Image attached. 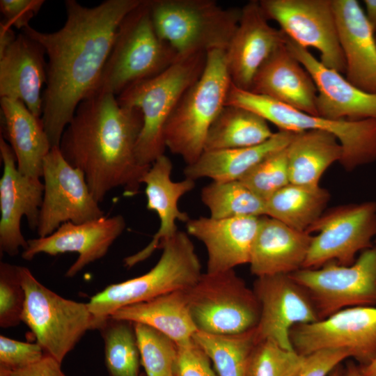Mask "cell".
<instances>
[{"mask_svg":"<svg viewBox=\"0 0 376 376\" xmlns=\"http://www.w3.org/2000/svg\"><path fill=\"white\" fill-rule=\"evenodd\" d=\"M141 1L107 0L86 7L67 0V19L60 29L44 33L28 26L22 30L48 58L41 120L52 147H58L79 103L95 92L119 25Z\"/></svg>","mask_w":376,"mask_h":376,"instance_id":"obj_1","label":"cell"},{"mask_svg":"<svg viewBox=\"0 0 376 376\" xmlns=\"http://www.w3.org/2000/svg\"><path fill=\"white\" fill-rule=\"evenodd\" d=\"M143 124L139 109L122 106L111 93H94L77 106L58 148L83 172L99 203L118 187L129 197L139 192L150 167L141 165L136 155Z\"/></svg>","mask_w":376,"mask_h":376,"instance_id":"obj_2","label":"cell"},{"mask_svg":"<svg viewBox=\"0 0 376 376\" xmlns=\"http://www.w3.org/2000/svg\"><path fill=\"white\" fill-rule=\"evenodd\" d=\"M178 58L154 27L150 0H141L119 25L94 93L117 97L131 86L158 75Z\"/></svg>","mask_w":376,"mask_h":376,"instance_id":"obj_3","label":"cell"},{"mask_svg":"<svg viewBox=\"0 0 376 376\" xmlns=\"http://www.w3.org/2000/svg\"><path fill=\"white\" fill-rule=\"evenodd\" d=\"M207 54L178 58L158 75L135 84L117 96L120 104L139 109L143 124L136 143L139 163L150 166L166 148L165 125L187 90L202 75Z\"/></svg>","mask_w":376,"mask_h":376,"instance_id":"obj_4","label":"cell"},{"mask_svg":"<svg viewBox=\"0 0 376 376\" xmlns=\"http://www.w3.org/2000/svg\"><path fill=\"white\" fill-rule=\"evenodd\" d=\"M230 85L225 50L207 52L202 75L182 95L164 130L166 148L187 165L204 152L207 134L225 106Z\"/></svg>","mask_w":376,"mask_h":376,"instance_id":"obj_5","label":"cell"},{"mask_svg":"<svg viewBox=\"0 0 376 376\" xmlns=\"http://www.w3.org/2000/svg\"><path fill=\"white\" fill-rule=\"evenodd\" d=\"M156 265L144 274L108 285L93 295L88 308L95 329L119 308L146 301L164 294L185 290L201 276V263L187 233H178L162 246Z\"/></svg>","mask_w":376,"mask_h":376,"instance_id":"obj_6","label":"cell"},{"mask_svg":"<svg viewBox=\"0 0 376 376\" xmlns=\"http://www.w3.org/2000/svg\"><path fill=\"white\" fill-rule=\"evenodd\" d=\"M154 27L179 58L226 50L238 25L241 8H224L214 0H150Z\"/></svg>","mask_w":376,"mask_h":376,"instance_id":"obj_7","label":"cell"},{"mask_svg":"<svg viewBox=\"0 0 376 376\" xmlns=\"http://www.w3.org/2000/svg\"><path fill=\"white\" fill-rule=\"evenodd\" d=\"M225 105L251 110L279 130L294 133L322 130L332 133L340 142L343 156L340 162L348 171L376 159V119L329 120L291 107L268 97L240 89L232 83Z\"/></svg>","mask_w":376,"mask_h":376,"instance_id":"obj_8","label":"cell"},{"mask_svg":"<svg viewBox=\"0 0 376 376\" xmlns=\"http://www.w3.org/2000/svg\"><path fill=\"white\" fill-rule=\"evenodd\" d=\"M26 299L24 322L46 354L61 363L83 336L95 329L88 303L65 299L40 283L26 267L19 266Z\"/></svg>","mask_w":376,"mask_h":376,"instance_id":"obj_9","label":"cell"},{"mask_svg":"<svg viewBox=\"0 0 376 376\" xmlns=\"http://www.w3.org/2000/svg\"><path fill=\"white\" fill-rule=\"evenodd\" d=\"M191 318L198 331L234 334L256 328L260 315L258 300L233 269L202 274L185 290Z\"/></svg>","mask_w":376,"mask_h":376,"instance_id":"obj_10","label":"cell"},{"mask_svg":"<svg viewBox=\"0 0 376 376\" xmlns=\"http://www.w3.org/2000/svg\"><path fill=\"white\" fill-rule=\"evenodd\" d=\"M290 275L307 292L319 320L346 308L376 305V246L351 265L331 262Z\"/></svg>","mask_w":376,"mask_h":376,"instance_id":"obj_11","label":"cell"},{"mask_svg":"<svg viewBox=\"0 0 376 376\" xmlns=\"http://www.w3.org/2000/svg\"><path fill=\"white\" fill-rule=\"evenodd\" d=\"M306 232L318 235L313 236L302 268L317 269L331 262L351 265L359 252L373 246L376 203L347 204L324 211Z\"/></svg>","mask_w":376,"mask_h":376,"instance_id":"obj_12","label":"cell"},{"mask_svg":"<svg viewBox=\"0 0 376 376\" xmlns=\"http://www.w3.org/2000/svg\"><path fill=\"white\" fill-rule=\"evenodd\" d=\"M44 193L37 234L44 237L66 222L81 224L104 215L92 195L84 174L70 165L58 146L45 157L42 174Z\"/></svg>","mask_w":376,"mask_h":376,"instance_id":"obj_13","label":"cell"},{"mask_svg":"<svg viewBox=\"0 0 376 376\" xmlns=\"http://www.w3.org/2000/svg\"><path fill=\"white\" fill-rule=\"evenodd\" d=\"M290 338L293 349L303 356L343 349L366 366L376 358V306L346 308L324 319L295 325Z\"/></svg>","mask_w":376,"mask_h":376,"instance_id":"obj_14","label":"cell"},{"mask_svg":"<svg viewBox=\"0 0 376 376\" xmlns=\"http://www.w3.org/2000/svg\"><path fill=\"white\" fill-rule=\"evenodd\" d=\"M268 19L299 45L313 47L327 67L345 73L332 0H260Z\"/></svg>","mask_w":376,"mask_h":376,"instance_id":"obj_15","label":"cell"},{"mask_svg":"<svg viewBox=\"0 0 376 376\" xmlns=\"http://www.w3.org/2000/svg\"><path fill=\"white\" fill-rule=\"evenodd\" d=\"M253 290L260 307L256 343L271 340L285 349L294 350L291 329L319 320L307 292L290 274L257 277Z\"/></svg>","mask_w":376,"mask_h":376,"instance_id":"obj_16","label":"cell"},{"mask_svg":"<svg viewBox=\"0 0 376 376\" xmlns=\"http://www.w3.org/2000/svg\"><path fill=\"white\" fill-rule=\"evenodd\" d=\"M0 154L3 162L0 180V250L1 253L15 256L28 244L21 230L22 218L26 217L31 229L38 228L44 185L40 178L19 172L15 154L2 136Z\"/></svg>","mask_w":376,"mask_h":376,"instance_id":"obj_17","label":"cell"},{"mask_svg":"<svg viewBox=\"0 0 376 376\" xmlns=\"http://www.w3.org/2000/svg\"><path fill=\"white\" fill-rule=\"evenodd\" d=\"M125 227V218L120 214L103 216L81 224L66 222L48 236L28 240L22 257L31 260L40 253L56 256L76 252L78 258L65 274L72 278L89 264L103 258Z\"/></svg>","mask_w":376,"mask_h":376,"instance_id":"obj_18","label":"cell"},{"mask_svg":"<svg viewBox=\"0 0 376 376\" xmlns=\"http://www.w3.org/2000/svg\"><path fill=\"white\" fill-rule=\"evenodd\" d=\"M285 39L283 31L269 24L259 1L246 3L241 8L238 25L225 50L231 83L250 91L260 68Z\"/></svg>","mask_w":376,"mask_h":376,"instance_id":"obj_19","label":"cell"},{"mask_svg":"<svg viewBox=\"0 0 376 376\" xmlns=\"http://www.w3.org/2000/svg\"><path fill=\"white\" fill-rule=\"evenodd\" d=\"M286 45L309 72L317 88L318 116L329 120L376 119V94L357 88L288 37Z\"/></svg>","mask_w":376,"mask_h":376,"instance_id":"obj_20","label":"cell"},{"mask_svg":"<svg viewBox=\"0 0 376 376\" xmlns=\"http://www.w3.org/2000/svg\"><path fill=\"white\" fill-rule=\"evenodd\" d=\"M172 169L171 159L163 155L152 164L142 179L146 185V208L157 214L159 226L143 249L124 258L125 267H134L148 258L157 249H161L178 233L176 221L187 222L190 219L188 214L180 210L178 202L195 187V181L186 178L178 182L172 180Z\"/></svg>","mask_w":376,"mask_h":376,"instance_id":"obj_21","label":"cell"},{"mask_svg":"<svg viewBox=\"0 0 376 376\" xmlns=\"http://www.w3.org/2000/svg\"><path fill=\"white\" fill-rule=\"evenodd\" d=\"M260 218L217 219L200 217L186 222L187 233L200 240L206 248L207 273L222 272L249 264Z\"/></svg>","mask_w":376,"mask_h":376,"instance_id":"obj_22","label":"cell"},{"mask_svg":"<svg viewBox=\"0 0 376 376\" xmlns=\"http://www.w3.org/2000/svg\"><path fill=\"white\" fill-rule=\"evenodd\" d=\"M346 79L357 88L376 94V38L357 0H332Z\"/></svg>","mask_w":376,"mask_h":376,"instance_id":"obj_23","label":"cell"},{"mask_svg":"<svg viewBox=\"0 0 376 376\" xmlns=\"http://www.w3.org/2000/svg\"><path fill=\"white\" fill-rule=\"evenodd\" d=\"M44 48L23 32L0 54V97L19 100L36 116L42 112L47 82Z\"/></svg>","mask_w":376,"mask_h":376,"instance_id":"obj_24","label":"cell"},{"mask_svg":"<svg viewBox=\"0 0 376 376\" xmlns=\"http://www.w3.org/2000/svg\"><path fill=\"white\" fill-rule=\"evenodd\" d=\"M249 91L318 116L315 84L288 48L286 39L260 68Z\"/></svg>","mask_w":376,"mask_h":376,"instance_id":"obj_25","label":"cell"},{"mask_svg":"<svg viewBox=\"0 0 376 376\" xmlns=\"http://www.w3.org/2000/svg\"><path fill=\"white\" fill-rule=\"evenodd\" d=\"M313 236L268 216L260 218L249 260L256 277L290 274L303 267Z\"/></svg>","mask_w":376,"mask_h":376,"instance_id":"obj_26","label":"cell"},{"mask_svg":"<svg viewBox=\"0 0 376 376\" xmlns=\"http://www.w3.org/2000/svg\"><path fill=\"white\" fill-rule=\"evenodd\" d=\"M3 139L11 147L17 170L24 175L42 178L45 157L52 146L41 118L19 100L1 98Z\"/></svg>","mask_w":376,"mask_h":376,"instance_id":"obj_27","label":"cell"},{"mask_svg":"<svg viewBox=\"0 0 376 376\" xmlns=\"http://www.w3.org/2000/svg\"><path fill=\"white\" fill-rule=\"evenodd\" d=\"M295 133L279 130L257 146L214 151H204L183 173L194 181L207 178L214 182L240 180L253 167L271 155L288 147Z\"/></svg>","mask_w":376,"mask_h":376,"instance_id":"obj_28","label":"cell"},{"mask_svg":"<svg viewBox=\"0 0 376 376\" xmlns=\"http://www.w3.org/2000/svg\"><path fill=\"white\" fill-rule=\"evenodd\" d=\"M110 317L150 326L170 337L178 345L192 340L198 331L189 313L185 290L122 307Z\"/></svg>","mask_w":376,"mask_h":376,"instance_id":"obj_29","label":"cell"},{"mask_svg":"<svg viewBox=\"0 0 376 376\" xmlns=\"http://www.w3.org/2000/svg\"><path fill=\"white\" fill-rule=\"evenodd\" d=\"M286 151L290 183L310 187L319 186L324 171L343 156L338 139L322 130L295 133Z\"/></svg>","mask_w":376,"mask_h":376,"instance_id":"obj_30","label":"cell"},{"mask_svg":"<svg viewBox=\"0 0 376 376\" xmlns=\"http://www.w3.org/2000/svg\"><path fill=\"white\" fill-rule=\"evenodd\" d=\"M274 133L268 122L258 113L241 107L225 105L208 130L204 151L257 146Z\"/></svg>","mask_w":376,"mask_h":376,"instance_id":"obj_31","label":"cell"},{"mask_svg":"<svg viewBox=\"0 0 376 376\" xmlns=\"http://www.w3.org/2000/svg\"><path fill=\"white\" fill-rule=\"evenodd\" d=\"M329 199V192L320 186L290 183L266 201V216L306 232L324 212Z\"/></svg>","mask_w":376,"mask_h":376,"instance_id":"obj_32","label":"cell"},{"mask_svg":"<svg viewBox=\"0 0 376 376\" xmlns=\"http://www.w3.org/2000/svg\"><path fill=\"white\" fill-rule=\"evenodd\" d=\"M193 340L212 362L218 376H244L249 354L256 343V328L234 334L197 331Z\"/></svg>","mask_w":376,"mask_h":376,"instance_id":"obj_33","label":"cell"},{"mask_svg":"<svg viewBox=\"0 0 376 376\" xmlns=\"http://www.w3.org/2000/svg\"><path fill=\"white\" fill-rule=\"evenodd\" d=\"M201 198L213 219L266 216V201L240 180L212 181L202 188Z\"/></svg>","mask_w":376,"mask_h":376,"instance_id":"obj_34","label":"cell"},{"mask_svg":"<svg viewBox=\"0 0 376 376\" xmlns=\"http://www.w3.org/2000/svg\"><path fill=\"white\" fill-rule=\"evenodd\" d=\"M109 376H141V357L134 324L109 317L99 329Z\"/></svg>","mask_w":376,"mask_h":376,"instance_id":"obj_35","label":"cell"},{"mask_svg":"<svg viewBox=\"0 0 376 376\" xmlns=\"http://www.w3.org/2000/svg\"><path fill=\"white\" fill-rule=\"evenodd\" d=\"M145 376H173L178 345L170 337L142 323H133Z\"/></svg>","mask_w":376,"mask_h":376,"instance_id":"obj_36","label":"cell"},{"mask_svg":"<svg viewBox=\"0 0 376 376\" xmlns=\"http://www.w3.org/2000/svg\"><path fill=\"white\" fill-rule=\"evenodd\" d=\"M305 359V356L295 350L285 349L271 340H263L253 346L244 376H296Z\"/></svg>","mask_w":376,"mask_h":376,"instance_id":"obj_37","label":"cell"},{"mask_svg":"<svg viewBox=\"0 0 376 376\" xmlns=\"http://www.w3.org/2000/svg\"><path fill=\"white\" fill-rule=\"evenodd\" d=\"M240 181L258 197L267 201L290 183L286 148L263 160Z\"/></svg>","mask_w":376,"mask_h":376,"instance_id":"obj_38","label":"cell"},{"mask_svg":"<svg viewBox=\"0 0 376 376\" xmlns=\"http://www.w3.org/2000/svg\"><path fill=\"white\" fill-rule=\"evenodd\" d=\"M19 266L0 263V326L7 329L22 321L25 304Z\"/></svg>","mask_w":376,"mask_h":376,"instance_id":"obj_39","label":"cell"},{"mask_svg":"<svg viewBox=\"0 0 376 376\" xmlns=\"http://www.w3.org/2000/svg\"><path fill=\"white\" fill-rule=\"evenodd\" d=\"M42 347L38 344L16 340L0 336V368L15 370L32 365L45 355Z\"/></svg>","mask_w":376,"mask_h":376,"instance_id":"obj_40","label":"cell"},{"mask_svg":"<svg viewBox=\"0 0 376 376\" xmlns=\"http://www.w3.org/2000/svg\"><path fill=\"white\" fill-rule=\"evenodd\" d=\"M173 376H218L210 360L194 340L178 345Z\"/></svg>","mask_w":376,"mask_h":376,"instance_id":"obj_41","label":"cell"},{"mask_svg":"<svg viewBox=\"0 0 376 376\" xmlns=\"http://www.w3.org/2000/svg\"><path fill=\"white\" fill-rule=\"evenodd\" d=\"M350 353L343 349H324L306 356L305 362L296 376H328Z\"/></svg>","mask_w":376,"mask_h":376,"instance_id":"obj_42","label":"cell"},{"mask_svg":"<svg viewBox=\"0 0 376 376\" xmlns=\"http://www.w3.org/2000/svg\"><path fill=\"white\" fill-rule=\"evenodd\" d=\"M43 0H1L3 22L18 29L29 26L31 19L40 11Z\"/></svg>","mask_w":376,"mask_h":376,"instance_id":"obj_43","label":"cell"},{"mask_svg":"<svg viewBox=\"0 0 376 376\" xmlns=\"http://www.w3.org/2000/svg\"><path fill=\"white\" fill-rule=\"evenodd\" d=\"M61 364L54 358L45 354L42 359L32 365L7 371L10 376H65L61 370Z\"/></svg>","mask_w":376,"mask_h":376,"instance_id":"obj_44","label":"cell"},{"mask_svg":"<svg viewBox=\"0 0 376 376\" xmlns=\"http://www.w3.org/2000/svg\"><path fill=\"white\" fill-rule=\"evenodd\" d=\"M16 37L12 27L1 21L0 23V54L14 42Z\"/></svg>","mask_w":376,"mask_h":376,"instance_id":"obj_45","label":"cell"},{"mask_svg":"<svg viewBox=\"0 0 376 376\" xmlns=\"http://www.w3.org/2000/svg\"><path fill=\"white\" fill-rule=\"evenodd\" d=\"M365 15L371 27L376 33V0H364Z\"/></svg>","mask_w":376,"mask_h":376,"instance_id":"obj_46","label":"cell"},{"mask_svg":"<svg viewBox=\"0 0 376 376\" xmlns=\"http://www.w3.org/2000/svg\"><path fill=\"white\" fill-rule=\"evenodd\" d=\"M340 376H368L363 373L360 366L354 362H348L343 368Z\"/></svg>","mask_w":376,"mask_h":376,"instance_id":"obj_47","label":"cell"},{"mask_svg":"<svg viewBox=\"0 0 376 376\" xmlns=\"http://www.w3.org/2000/svg\"><path fill=\"white\" fill-rule=\"evenodd\" d=\"M361 370L368 376H376V358L368 365L360 366Z\"/></svg>","mask_w":376,"mask_h":376,"instance_id":"obj_48","label":"cell"},{"mask_svg":"<svg viewBox=\"0 0 376 376\" xmlns=\"http://www.w3.org/2000/svg\"><path fill=\"white\" fill-rule=\"evenodd\" d=\"M343 368L340 365L336 366L328 376H340Z\"/></svg>","mask_w":376,"mask_h":376,"instance_id":"obj_49","label":"cell"},{"mask_svg":"<svg viewBox=\"0 0 376 376\" xmlns=\"http://www.w3.org/2000/svg\"><path fill=\"white\" fill-rule=\"evenodd\" d=\"M0 376H10L8 371L0 368Z\"/></svg>","mask_w":376,"mask_h":376,"instance_id":"obj_50","label":"cell"},{"mask_svg":"<svg viewBox=\"0 0 376 376\" xmlns=\"http://www.w3.org/2000/svg\"><path fill=\"white\" fill-rule=\"evenodd\" d=\"M375 38H376V33H375Z\"/></svg>","mask_w":376,"mask_h":376,"instance_id":"obj_51","label":"cell"},{"mask_svg":"<svg viewBox=\"0 0 376 376\" xmlns=\"http://www.w3.org/2000/svg\"><path fill=\"white\" fill-rule=\"evenodd\" d=\"M141 376H145V375H141Z\"/></svg>","mask_w":376,"mask_h":376,"instance_id":"obj_52","label":"cell"}]
</instances>
